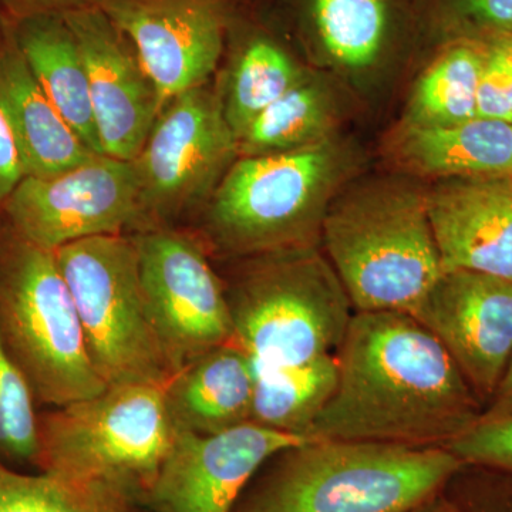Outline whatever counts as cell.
Listing matches in <instances>:
<instances>
[{"label":"cell","mask_w":512,"mask_h":512,"mask_svg":"<svg viewBox=\"0 0 512 512\" xmlns=\"http://www.w3.org/2000/svg\"><path fill=\"white\" fill-rule=\"evenodd\" d=\"M238 158V141L210 84L168 101L134 158L144 229L204 210Z\"/></svg>","instance_id":"cell-9"},{"label":"cell","mask_w":512,"mask_h":512,"mask_svg":"<svg viewBox=\"0 0 512 512\" xmlns=\"http://www.w3.org/2000/svg\"><path fill=\"white\" fill-rule=\"evenodd\" d=\"M6 29H8V18H6L3 10L0 9V43H2L3 37L6 35Z\"/></svg>","instance_id":"cell-36"},{"label":"cell","mask_w":512,"mask_h":512,"mask_svg":"<svg viewBox=\"0 0 512 512\" xmlns=\"http://www.w3.org/2000/svg\"><path fill=\"white\" fill-rule=\"evenodd\" d=\"M35 394L0 339V466L36 473L39 412Z\"/></svg>","instance_id":"cell-27"},{"label":"cell","mask_w":512,"mask_h":512,"mask_svg":"<svg viewBox=\"0 0 512 512\" xmlns=\"http://www.w3.org/2000/svg\"><path fill=\"white\" fill-rule=\"evenodd\" d=\"M25 177L22 160L12 131L0 110V211Z\"/></svg>","instance_id":"cell-33"},{"label":"cell","mask_w":512,"mask_h":512,"mask_svg":"<svg viewBox=\"0 0 512 512\" xmlns=\"http://www.w3.org/2000/svg\"><path fill=\"white\" fill-rule=\"evenodd\" d=\"M484 52L483 39L441 43L414 86L402 124L446 127L476 119Z\"/></svg>","instance_id":"cell-23"},{"label":"cell","mask_w":512,"mask_h":512,"mask_svg":"<svg viewBox=\"0 0 512 512\" xmlns=\"http://www.w3.org/2000/svg\"><path fill=\"white\" fill-rule=\"evenodd\" d=\"M55 255L101 380L164 386L170 367L147 315L133 234L82 239Z\"/></svg>","instance_id":"cell-8"},{"label":"cell","mask_w":512,"mask_h":512,"mask_svg":"<svg viewBox=\"0 0 512 512\" xmlns=\"http://www.w3.org/2000/svg\"><path fill=\"white\" fill-rule=\"evenodd\" d=\"M0 339L36 402L49 409L107 389L87 355L72 292L55 252L20 237L2 215Z\"/></svg>","instance_id":"cell-6"},{"label":"cell","mask_w":512,"mask_h":512,"mask_svg":"<svg viewBox=\"0 0 512 512\" xmlns=\"http://www.w3.org/2000/svg\"><path fill=\"white\" fill-rule=\"evenodd\" d=\"M143 498L124 485L0 466V512H138Z\"/></svg>","instance_id":"cell-25"},{"label":"cell","mask_w":512,"mask_h":512,"mask_svg":"<svg viewBox=\"0 0 512 512\" xmlns=\"http://www.w3.org/2000/svg\"><path fill=\"white\" fill-rule=\"evenodd\" d=\"M255 370L234 342L195 357L170 377L164 402L174 431L200 436L251 423Z\"/></svg>","instance_id":"cell-20"},{"label":"cell","mask_w":512,"mask_h":512,"mask_svg":"<svg viewBox=\"0 0 512 512\" xmlns=\"http://www.w3.org/2000/svg\"><path fill=\"white\" fill-rule=\"evenodd\" d=\"M387 150L416 180L512 175V123L476 117L446 127L400 124Z\"/></svg>","instance_id":"cell-21"},{"label":"cell","mask_w":512,"mask_h":512,"mask_svg":"<svg viewBox=\"0 0 512 512\" xmlns=\"http://www.w3.org/2000/svg\"><path fill=\"white\" fill-rule=\"evenodd\" d=\"M414 180H352L330 202L320 244L355 312L412 315L444 274L426 187Z\"/></svg>","instance_id":"cell-3"},{"label":"cell","mask_w":512,"mask_h":512,"mask_svg":"<svg viewBox=\"0 0 512 512\" xmlns=\"http://www.w3.org/2000/svg\"><path fill=\"white\" fill-rule=\"evenodd\" d=\"M446 494L460 512H512V477L488 468L464 464Z\"/></svg>","instance_id":"cell-31"},{"label":"cell","mask_w":512,"mask_h":512,"mask_svg":"<svg viewBox=\"0 0 512 512\" xmlns=\"http://www.w3.org/2000/svg\"><path fill=\"white\" fill-rule=\"evenodd\" d=\"M335 355L338 384L309 439L447 447L483 414L453 357L410 313L355 312Z\"/></svg>","instance_id":"cell-1"},{"label":"cell","mask_w":512,"mask_h":512,"mask_svg":"<svg viewBox=\"0 0 512 512\" xmlns=\"http://www.w3.org/2000/svg\"><path fill=\"white\" fill-rule=\"evenodd\" d=\"M292 40L264 3L239 0L229 25L231 47L222 109L235 137L256 116L309 76Z\"/></svg>","instance_id":"cell-18"},{"label":"cell","mask_w":512,"mask_h":512,"mask_svg":"<svg viewBox=\"0 0 512 512\" xmlns=\"http://www.w3.org/2000/svg\"><path fill=\"white\" fill-rule=\"evenodd\" d=\"M355 148L338 136L315 146L238 157L200 212L198 241L224 258L319 247L330 202L353 180Z\"/></svg>","instance_id":"cell-4"},{"label":"cell","mask_w":512,"mask_h":512,"mask_svg":"<svg viewBox=\"0 0 512 512\" xmlns=\"http://www.w3.org/2000/svg\"><path fill=\"white\" fill-rule=\"evenodd\" d=\"M164 386L107 387L39 413L37 471L124 485L141 495L144 507L174 440Z\"/></svg>","instance_id":"cell-7"},{"label":"cell","mask_w":512,"mask_h":512,"mask_svg":"<svg viewBox=\"0 0 512 512\" xmlns=\"http://www.w3.org/2000/svg\"><path fill=\"white\" fill-rule=\"evenodd\" d=\"M107 0H0L8 19L39 15H69L87 9H101Z\"/></svg>","instance_id":"cell-32"},{"label":"cell","mask_w":512,"mask_h":512,"mask_svg":"<svg viewBox=\"0 0 512 512\" xmlns=\"http://www.w3.org/2000/svg\"><path fill=\"white\" fill-rule=\"evenodd\" d=\"M225 295L232 342L251 357L255 377L335 355L355 308L319 247L239 259Z\"/></svg>","instance_id":"cell-5"},{"label":"cell","mask_w":512,"mask_h":512,"mask_svg":"<svg viewBox=\"0 0 512 512\" xmlns=\"http://www.w3.org/2000/svg\"><path fill=\"white\" fill-rule=\"evenodd\" d=\"M308 440L255 423L210 436L174 431L144 507L150 512H232L269 458Z\"/></svg>","instance_id":"cell-13"},{"label":"cell","mask_w":512,"mask_h":512,"mask_svg":"<svg viewBox=\"0 0 512 512\" xmlns=\"http://www.w3.org/2000/svg\"><path fill=\"white\" fill-rule=\"evenodd\" d=\"M426 204L444 272L512 281V175L433 181Z\"/></svg>","instance_id":"cell-17"},{"label":"cell","mask_w":512,"mask_h":512,"mask_svg":"<svg viewBox=\"0 0 512 512\" xmlns=\"http://www.w3.org/2000/svg\"><path fill=\"white\" fill-rule=\"evenodd\" d=\"M79 42L104 156L133 161L163 110L133 43L101 9L64 15Z\"/></svg>","instance_id":"cell-15"},{"label":"cell","mask_w":512,"mask_h":512,"mask_svg":"<svg viewBox=\"0 0 512 512\" xmlns=\"http://www.w3.org/2000/svg\"><path fill=\"white\" fill-rule=\"evenodd\" d=\"M477 117L512 123V32L485 37Z\"/></svg>","instance_id":"cell-29"},{"label":"cell","mask_w":512,"mask_h":512,"mask_svg":"<svg viewBox=\"0 0 512 512\" xmlns=\"http://www.w3.org/2000/svg\"><path fill=\"white\" fill-rule=\"evenodd\" d=\"M421 30L453 39H485L512 32V0H410Z\"/></svg>","instance_id":"cell-28"},{"label":"cell","mask_w":512,"mask_h":512,"mask_svg":"<svg viewBox=\"0 0 512 512\" xmlns=\"http://www.w3.org/2000/svg\"><path fill=\"white\" fill-rule=\"evenodd\" d=\"M336 384V355L322 356L284 372L256 376L251 423L309 439V431Z\"/></svg>","instance_id":"cell-26"},{"label":"cell","mask_w":512,"mask_h":512,"mask_svg":"<svg viewBox=\"0 0 512 512\" xmlns=\"http://www.w3.org/2000/svg\"><path fill=\"white\" fill-rule=\"evenodd\" d=\"M0 215L20 237L52 252L144 229L133 163L104 154L53 177L26 175Z\"/></svg>","instance_id":"cell-11"},{"label":"cell","mask_w":512,"mask_h":512,"mask_svg":"<svg viewBox=\"0 0 512 512\" xmlns=\"http://www.w3.org/2000/svg\"><path fill=\"white\" fill-rule=\"evenodd\" d=\"M133 237L147 315L173 376L234 339L224 281L195 235L154 227Z\"/></svg>","instance_id":"cell-10"},{"label":"cell","mask_w":512,"mask_h":512,"mask_svg":"<svg viewBox=\"0 0 512 512\" xmlns=\"http://www.w3.org/2000/svg\"><path fill=\"white\" fill-rule=\"evenodd\" d=\"M412 512H460L454 501L444 493L437 495V497L431 498L426 504L420 505L419 508Z\"/></svg>","instance_id":"cell-35"},{"label":"cell","mask_w":512,"mask_h":512,"mask_svg":"<svg viewBox=\"0 0 512 512\" xmlns=\"http://www.w3.org/2000/svg\"><path fill=\"white\" fill-rule=\"evenodd\" d=\"M8 22L37 83L86 147L103 156L82 50L69 22L62 15Z\"/></svg>","instance_id":"cell-22"},{"label":"cell","mask_w":512,"mask_h":512,"mask_svg":"<svg viewBox=\"0 0 512 512\" xmlns=\"http://www.w3.org/2000/svg\"><path fill=\"white\" fill-rule=\"evenodd\" d=\"M0 110L15 138L25 177H53L99 156L74 133L37 83L9 22L0 43Z\"/></svg>","instance_id":"cell-19"},{"label":"cell","mask_w":512,"mask_h":512,"mask_svg":"<svg viewBox=\"0 0 512 512\" xmlns=\"http://www.w3.org/2000/svg\"><path fill=\"white\" fill-rule=\"evenodd\" d=\"M285 32L349 73L375 69L421 30L410 0H262Z\"/></svg>","instance_id":"cell-16"},{"label":"cell","mask_w":512,"mask_h":512,"mask_svg":"<svg viewBox=\"0 0 512 512\" xmlns=\"http://www.w3.org/2000/svg\"><path fill=\"white\" fill-rule=\"evenodd\" d=\"M512 416V356L503 377L498 383L497 389L491 397L490 402L484 407L481 417L495 419V417Z\"/></svg>","instance_id":"cell-34"},{"label":"cell","mask_w":512,"mask_h":512,"mask_svg":"<svg viewBox=\"0 0 512 512\" xmlns=\"http://www.w3.org/2000/svg\"><path fill=\"white\" fill-rule=\"evenodd\" d=\"M239 0H107L104 12L133 43L161 106L210 83Z\"/></svg>","instance_id":"cell-12"},{"label":"cell","mask_w":512,"mask_h":512,"mask_svg":"<svg viewBox=\"0 0 512 512\" xmlns=\"http://www.w3.org/2000/svg\"><path fill=\"white\" fill-rule=\"evenodd\" d=\"M446 448L466 466L488 468L512 477V416L480 417Z\"/></svg>","instance_id":"cell-30"},{"label":"cell","mask_w":512,"mask_h":512,"mask_svg":"<svg viewBox=\"0 0 512 512\" xmlns=\"http://www.w3.org/2000/svg\"><path fill=\"white\" fill-rule=\"evenodd\" d=\"M311 76L248 124L237 138L238 157L288 153L336 136L335 99L325 83Z\"/></svg>","instance_id":"cell-24"},{"label":"cell","mask_w":512,"mask_h":512,"mask_svg":"<svg viewBox=\"0 0 512 512\" xmlns=\"http://www.w3.org/2000/svg\"><path fill=\"white\" fill-rule=\"evenodd\" d=\"M463 466L446 447L312 439L269 458L232 512H412Z\"/></svg>","instance_id":"cell-2"},{"label":"cell","mask_w":512,"mask_h":512,"mask_svg":"<svg viewBox=\"0 0 512 512\" xmlns=\"http://www.w3.org/2000/svg\"><path fill=\"white\" fill-rule=\"evenodd\" d=\"M412 316L440 340L487 406L512 356V281L444 272Z\"/></svg>","instance_id":"cell-14"}]
</instances>
